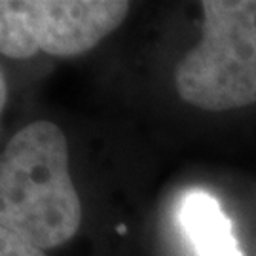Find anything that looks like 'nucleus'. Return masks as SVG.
<instances>
[{
    "label": "nucleus",
    "mask_w": 256,
    "mask_h": 256,
    "mask_svg": "<svg viewBox=\"0 0 256 256\" xmlns=\"http://www.w3.org/2000/svg\"><path fill=\"white\" fill-rule=\"evenodd\" d=\"M0 224L48 250L76 236L82 202L68 171L63 129L38 120L0 152Z\"/></svg>",
    "instance_id": "f257e3e1"
},
{
    "label": "nucleus",
    "mask_w": 256,
    "mask_h": 256,
    "mask_svg": "<svg viewBox=\"0 0 256 256\" xmlns=\"http://www.w3.org/2000/svg\"><path fill=\"white\" fill-rule=\"evenodd\" d=\"M202 38L174 68L184 102L207 112L256 102V0H203Z\"/></svg>",
    "instance_id": "f03ea898"
},
{
    "label": "nucleus",
    "mask_w": 256,
    "mask_h": 256,
    "mask_svg": "<svg viewBox=\"0 0 256 256\" xmlns=\"http://www.w3.org/2000/svg\"><path fill=\"white\" fill-rule=\"evenodd\" d=\"M129 8L126 0H0V54H88L124 23Z\"/></svg>",
    "instance_id": "7ed1b4c3"
},
{
    "label": "nucleus",
    "mask_w": 256,
    "mask_h": 256,
    "mask_svg": "<svg viewBox=\"0 0 256 256\" xmlns=\"http://www.w3.org/2000/svg\"><path fill=\"white\" fill-rule=\"evenodd\" d=\"M178 222L198 256H243L232 220L212 194H186L178 207Z\"/></svg>",
    "instance_id": "20e7f679"
},
{
    "label": "nucleus",
    "mask_w": 256,
    "mask_h": 256,
    "mask_svg": "<svg viewBox=\"0 0 256 256\" xmlns=\"http://www.w3.org/2000/svg\"><path fill=\"white\" fill-rule=\"evenodd\" d=\"M0 256H46V252L0 224Z\"/></svg>",
    "instance_id": "39448f33"
},
{
    "label": "nucleus",
    "mask_w": 256,
    "mask_h": 256,
    "mask_svg": "<svg viewBox=\"0 0 256 256\" xmlns=\"http://www.w3.org/2000/svg\"><path fill=\"white\" fill-rule=\"evenodd\" d=\"M6 101H8V86H6V76L0 68V116H2L4 106H6Z\"/></svg>",
    "instance_id": "423d86ee"
}]
</instances>
